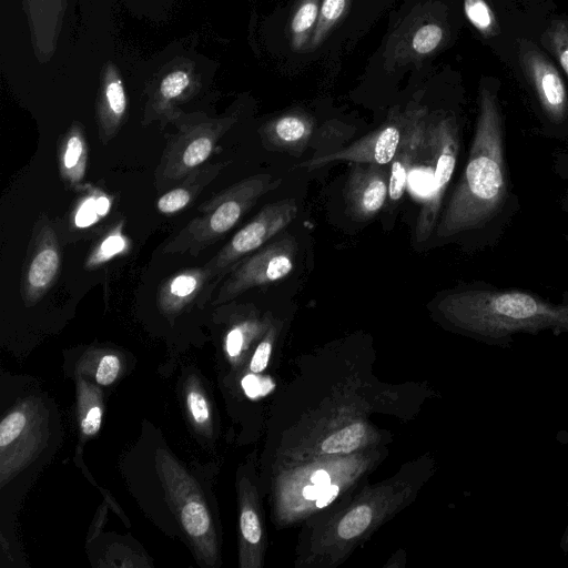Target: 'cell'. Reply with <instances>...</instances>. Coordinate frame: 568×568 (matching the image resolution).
Listing matches in <instances>:
<instances>
[{"label": "cell", "mask_w": 568, "mask_h": 568, "mask_svg": "<svg viewBox=\"0 0 568 568\" xmlns=\"http://www.w3.org/2000/svg\"><path fill=\"white\" fill-rule=\"evenodd\" d=\"M520 209L507 163L505 122L497 94L481 85L467 160L439 216L435 234L494 247Z\"/></svg>", "instance_id": "1"}, {"label": "cell", "mask_w": 568, "mask_h": 568, "mask_svg": "<svg viewBox=\"0 0 568 568\" xmlns=\"http://www.w3.org/2000/svg\"><path fill=\"white\" fill-rule=\"evenodd\" d=\"M438 311L452 324L493 342L517 333H568V290L560 302L534 292L477 282L445 294Z\"/></svg>", "instance_id": "2"}, {"label": "cell", "mask_w": 568, "mask_h": 568, "mask_svg": "<svg viewBox=\"0 0 568 568\" xmlns=\"http://www.w3.org/2000/svg\"><path fill=\"white\" fill-rule=\"evenodd\" d=\"M281 178L258 173L245 178L199 205L202 214L191 220L162 248L163 253L197 256L231 231L265 194L277 189Z\"/></svg>", "instance_id": "3"}, {"label": "cell", "mask_w": 568, "mask_h": 568, "mask_svg": "<svg viewBox=\"0 0 568 568\" xmlns=\"http://www.w3.org/2000/svg\"><path fill=\"white\" fill-rule=\"evenodd\" d=\"M235 115L209 118L180 114L173 122L178 131L169 139L154 172L159 192L168 191L195 169L206 163L219 140L236 122Z\"/></svg>", "instance_id": "4"}, {"label": "cell", "mask_w": 568, "mask_h": 568, "mask_svg": "<svg viewBox=\"0 0 568 568\" xmlns=\"http://www.w3.org/2000/svg\"><path fill=\"white\" fill-rule=\"evenodd\" d=\"M426 141L433 153L435 168L429 191L416 220L417 243H424L436 230L444 199L458 163L462 135L457 116L454 113H442L428 119Z\"/></svg>", "instance_id": "5"}, {"label": "cell", "mask_w": 568, "mask_h": 568, "mask_svg": "<svg viewBox=\"0 0 568 568\" xmlns=\"http://www.w3.org/2000/svg\"><path fill=\"white\" fill-rule=\"evenodd\" d=\"M296 215L297 203L295 199H283L264 205L205 263L216 285L225 278L239 262L261 248L288 226Z\"/></svg>", "instance_id": "6"}, {"label": "cell", "mask_w": 568, "mask_h": 568, "mask_svg": "<svg viewBox=\"0 0 568 568\" xmlns=\"http://www.w3.org/2000/svg\"><path fill=\"white\" fill-rule=\"evenodd\" d=\"M297 245L291 235L266 243L244 257L225 276L214 304L229 302L240 294L286 277L294 267Z\"/></svg>", "instance_id": "7"}, {"label": "cell", "mask_w": 568, "mask_h": 568, "mask_svg": "<svg viewBox=\"0 0 568 568\" xmlns=\"http://www.w3.org/2000/svg\"><path fill=\"white\" fill-rule=\"evenodd\" d=\"M518 57L546 121L548 134L556 139L568 138V94L558 70L528 40L520 41Z\"/></svg>", "instance_id": "8"}, {"label": "cell", "mask_w": 568, "mask_h": 568, "mask_svg": "<svg viewBox=\"0 0 568 568\" xmlns=\"http://www.w3.org/2000/svg\"><path fill=\"white\" fill-rule=\"evenodd\" d=\"M62 253L57 233L47 219L33 227L23 262L20 293L27 306L38 303L53 286L61 270Z\"/></svg>", "instance_id": "9"}, {"label": "cell", "mask_w": 568, "mask_h": 568, "mask_svg": "<svg viewBox=\"0 0 568 568\" xmlns=\"http://www.w3.org/2000/svg\"><path fill=\"white\" fill-rule=\"evenodd\" d=\"M405 113L395 112L378 129L372 131L351 145L332 153L311 158L298 164L300 168L314 170L336 161L351 163L388 165L399 146L404 128Z\"/></svg>", "instance_id": "10"}, {"label": "cell", "mask_w": 568, "mask_h": 568, "mask_svg": "<svg viewBox=\"0 0 568 568\" xmlns=\"http://www.w3.org/2000/svg\"><path fill=\"white\" fill-rule=\"evenodd\" d=\"M344 196L349 215L359 221L374 217L388 196L387 173L377 164L352 163Z\"/></svg>", "instance_id": "11"}, {"label": "cell", "mask_w": 568, "mask_h": 568, "mask_svg": "<svg viewBox=\"0 0 568 568\" xmlns=\"http://www.w3.org/2000/svg\"><path fill=\"white\" fill-rule=\"evenodd\" d=\"M405 116L403 136L389 170L388 196L392 202H397L403 196L410 170L420 156L426 140V109L414 108L405 112Z\"/></svg>", "instance_id": "12"}, {"label": "cell", "mask_w": 568, "mask_h": 568, "mask_svg": "<svg viewBox=\"0 0 568 568\" xmlns=\"http://www.w3.org/2000/svg\"><path fill=\"white\" fill-rule=\"evenodd\" d=\"M217 285L204 264L181 270L169 276L159 287L158 305L166 314H178L186 306L202 304Z\"/></svg>", "instance_id": "13"}, {"label": "cell", "mask_w": 568, "mask_h": 568, "mask_svg": "<svg viewBox=\"0 0 568 568\" xmlns=\"http://www.w3.org/2000/svg\"><path fill=\"white\" fill-rule=\"evenodd\" d=\"M69 0H22L39 62H48L57 50Z\"/></svg>", "instance_id": "14"}, {"label": "cell", "mask_w": 568, "mask_h": 568, "mask_svg": "<svg viewBox=\"0 0 568 568\" xmlns=\"http://www.w3.org/2000/svg\"><path fill=\"white\" fill-rule=\"evenodd\" d=\"M195 78L189 68H178L166 73L151 93L141 123L160 121L162 128L173 122L181 112L178 104L189 99L195 90Z\"/></svg>", "instance_id": "15"}, {"label": "cell", "mask_w": 568, "mask_h": 568, "mask_svg": "<svg viewBox=\"0 0 568 568\" xmlns=\"http://www.w3.org/2000/svg\"><path fill=\"white\" fill-rule=\"evenodd\" d=\"M128 111V98L122 77L113 63H108L102 73L97 100L98 133L102 144L109 143L122 128Z\"/></svg>", "instance_id": "16"}, {"label": "cell", "mask_w": 568, "mask_h": 568, "mask_svg": "<svg viewBox=\"0 0 568 568\" xmlns=\"http://www.w3.org/2000/svg\"><path fill=\"white\" fill-rule=\"evenodd\" d=\"M89 159V145L83 125L73 122L58 142V162L61 180L70 190L83 191Z\"/></svg>", "instance_id": "17"}, {"label": "cell", "mask_w": 568, "mask_h": 568, "mask_svg": "<svg viewBox=\"0 0 568 568\" xmlns=\"http://www.w3.org/2000/svg\"><path fill=\"white\" fill-rule=\"evenodd\" d=\"M313 131L314 121L310 115L291 112L267 122L261 136L271 149L297 154L306 148Z\"/></svg>", "instance_id": "18"}, {"label": "cell", "mask_w": 568, "mask_h": 568, "mask_svg": "<svg viewBox=\"0 0 568 568\" xmlns=\"http://www.w3.org/2000/svg\"><path fill=\"white\" fill-rule=\"evenodd\" d=\"M227 162H206L192 171L156 202L159 212L173 214L186 209L200 193L222 172Z\"/></svg>", "instance_id": "19"}, {"label": "cell", "mask_w": 568, "mask_h": 568, "mask_svg": "<svg viewBox=\"0 0 568 568\" xmlns=\"http://www.w3.org/2000/svg\"><path fill=\"white\" fill-rule=\"evenodd\" d=\"M320 0H300L291 19L290 32L294 50L308 44L320 14Z\"/></svg>", "instance_id": "20"}, {"label": "cell", "mask_w": 568, "mask_h": 568, "mask_svg": "<svg viewBox=\"0 0 568 568\" xmlns=\"http://www.w3.org/2000/svg\"><path fill=\"white\" fill-rule=\"evenodd\" d=\"M349 1L351 0H322L318 19L307 44L310 50L321 45L329 31L345 14Z\"/></svg>", "instance_id": "21"}, {"label": "cell", "mask_w": 568, "mask_h": 568, "mask_svg": "<svg viewBox=\"0 0 568 568\" xmlns=\"http://www.w3.org/2000/svg\"><path fill=\"white\" fill-rule=\"evenodd\" d=\"M126 247V239L122 233V226L116 225L110 230L92 248L85 260V267L93 270L101 266Z\"/></svg>", "instance_id": "22"}, {"label": "cell", "mask_w": 568, "mask_h": 568, "mask_svg": "<svg viewBox=\"0 0 568 568\" xmlns=\"http://www.w3.org/2000/svg\"><path fill=\"white\" fill-rule=\"evenodd\" d=\"M365 436V426L352 424L328 436L322 444V450L327 454L351 453L355 450Z\"/></svg>", "instance_id": "23"}, {"label": "cell", "mask_w": 568, "mask_h": 568, "mask_svg": "<svg viewBox=\"0 0 568 568\" xmlns=\"http://www.w3.org/2000/svg\"><path fill=\"white\" fill-rule=\"evenodd\" d=\"M181 521L191 538L201 539L211 529V520L205 506L196 500L186 503L181 509Z\"/></svg>", "instance_id": "24"}, {"label": "cell", "mask_w": 568, "mask_h": 568, "mask_svg": "<svg viewBox=\"0 0 568 568\" xmlns=\"http://www.w3.org/2000/svg\"><path fill=\"white\" fill-rule=\"evenodd\" d=\"M464 12L468 21L485 37L497 33V21L485 0H464Z\"/></svg>", "instance_id": "25"}, {"label": "cell", "mask_w": 568, "mask_h": 568, "mask_svg": "<svg viewBox=\"0 0 568 568\" xmlns=\"http://www.w3.org/2000/svg\"><path fill=\"white\" fill-rule=\"evenodd\" d=\"M544 42L568 75V22L552 21L544 33Z\"/></svg>", "instance_id": "26"}, {"label": "cell", "mask_w": 568, "mask_h": 568, "mask_svg": "<svg viewBox=\"0 0 568 568\" xmlns=\"http://www.w3.org/2000/svg\"><path fill=\"white\" fill-rule=\"evenodd\" d=\"M444 39V31L437 23H425L413 34L410 47L418 55H426L434 52Z\"/></svg>", "instance_id": "27"}, {"label": "cell", "mask_w": 568, "mask_h": 568, "mask_svg": "<svg viewBox=\"0 0 568 568\" xmlns=\"http://www.w3.org/2000/svg\"><path fill=\"white\" fill-rule=\"evenodd\" d=\"M372 520V510L368 506H357L348 511L341 520L337 532L343 539H352L366 530Z\"/></svg>", "instance_id": "28"}, {"label": "cell", "mask_w": 568, "mask_h": 568, "mask_svg": "<svg viewBox=\"0 0 568 568\" xmlns=\"http://www.w3.org/2000/svg\"><path fill=\"white\" fill-rule=\"evenodd\" d=\"M99 190L93 189L92 193L81 201L79 204L74 221L80 227L88 226L94 223L100 215L99 202H98Z\"/></svg>", "instance_id": "29"}, {"label": "cell", "mask_w": 568, "mask_h": 568, "mask_svg": "<svg viewBox=\"0 0 568 568\" xmlns=\"http://www.w3.org/2000/svg\"><path fill=\"white\" fill-rule=\"evenodd\" d=\"M27 419L21 412H12L0 424V446L13 442L23 430Z\"/></svg>", "instance_id": "30"}, {"label": "cell", "mask_w": 568, "mask_h": 568, "mask_svg": "<svg viewBox=\"0 0 568 568\" xmlns=\"http://www.w3.org/2000/svg\"><path fill=\"white\" fill-rule=\"evenodd\" d=\"M240 526L243 538L250 544H257L262 536L260 519L251 508L242 510Z\"/></svg>", "instance_id": "31"}, {"label": "cell", "mask_w": 568, "mask_h": 568, "mask_svg": "<svg viewBox=\"0 0 568 568\" xmlns=\"http://www.w3.org/2000/svg\"><path fill=\"white\" fill-rule=\"evenodd\" d=\"M186 403L192 418L197 425H203L209 420V406L205 397L199 390H190L186 396Z\"/></svg>", "instance_id": "32"}, {"label": "cell", "mask_w": 568, "mask_h": 568, "mask_svg": "<svg viewBox=\"0 0 568 568\" xmlns=\"http://www.w3.org/2000/svg\"><path fill=\"white\" fill-rule=\"evenodd\" d=\"M120 371V361L115 355H104L97 369V382L100 385H110L118 376Z\"/></svg>", "instance_id": "33"}, {"label": "cell", "mask_w": 568, "mask_h": 568, "mask_svg": "<svg viewBox=\"0 0 568 568\" xmlns=\"http://www.w3.org/2000/svg\"><path fill=\"white\" fill-rule=\"evenodd\" d=\"M242 386L248 397L255 398L270 392L272 383L268 379L261 382L255 375L248 374L242 379Z\"/></svg>", "instance_id": "34"}, {"label": "cell", "mask_w": 568, "mask_h": 568, "mask_svg": "<svg viewBox=\"0 0 568 568\" xmlns=\"http://www.w3.org/2000/svg\"><path fill=\"white\" fill-rule=\"evenodd\" d=\"M272 345L268 338L262 341L256 347L254 355L251 361L250 368L253 373H261L266 367Z\"/></svg>", "instance_id": "35"}, {"label": "cell", "mask_w": 568, "mask_h": 568, "mask_svg": "<svg viewBox=\"0 0 568 568\" xmlns=\"http://www.w3.org/2000/svg\"><path fill=\"white\" fill-rule=\"evenodd\" d=\"M246 324L234 326L226 335V351L230 356H237L244 343V331Z\"/></svg>", "instance_id": "36"}, {"label": "cell", "mask_w": 568, "mask_h": 568, "mask_svg": "<svg viewBox=\"0 0 568 568\" xmlns=\"http://www.w3.org/2000/svg\"><path fill=\"white\" fill-rule=\"evenodd\" d=\"M101 420V408L99 406L91 407L81 422L82 432L85 435H94L100 429Z\"/></svg>", "instance_id": "37"}, {"label": "cell", "mask_w": 568, "mask_h": 568, "mask_svg": "<svg viewBox=\"0 0 568 568\" xmlns=\"http://www.w3.org/2000/svg\"><path fill=\"white\" fill-rule=\"evenodd\" d=\"M338 486L329 485L325 488L323 494L316 499V506L320 508H324L329 505L338 495Z\"/></svg>", "instance_id": "38"}, {"label": "cell", "mask_w": 568, "mask_h": 568, "mask_svg": "<svg viewBox=\"0 0 568 568\" xmlns=\"http://www.w3.org/2000/svg\"><path fill=\"white\" fill-rule=\"evenodd\" d=\"M311 480L313 484L322 487H328L331 485V477L324 469L316 470L312 475Z\"/></svg>", "instance_id": "39"}, {"label": "cell", "mask_w": 568, "mask_h": 568, "mask_svg": "<svg viewBox=\"0 0 568 568\" xmlns=\"http://www.w3.org/2000/svg\"><path fill=\"white\" fill-rule=\"evenodd\" d=\"M325 488L315 484L308 485L303 489V496L308 500H315L323 494Z\"/></svg>", "instance_id": "40"}, {"label": "cell", "mask_w": 568, "mask_h": 568, "mask_svg": "<svg viewBox=\"0 0 568 568\" xmlns=\"http://www.w3.org/2000/svg\"><path fill=\"white\" fill-rule=\"evenodd\" d=\"M560 210L564 213L568 214V187L566 189V191L561 197Z\"/></svg>", "instance_id": "41"}, {"label": "cell", "mask_w": 568, "mask_h": 568, "mask_svg": "<svg viewBox=\"0 0 568 568\" xmlns=\"http://www.w3.org/2000/svg\"><path fill=\"white\" fill-rule=\"evenodd\" d=\"M562 237H564L565 242L568 245V233H562Z\"/></svg>", "instance_id": "42"}]
</instances>
